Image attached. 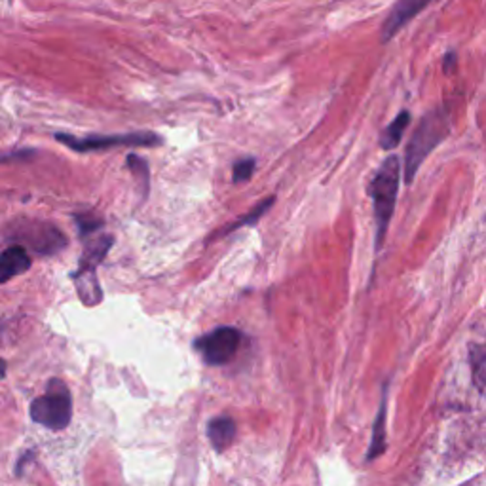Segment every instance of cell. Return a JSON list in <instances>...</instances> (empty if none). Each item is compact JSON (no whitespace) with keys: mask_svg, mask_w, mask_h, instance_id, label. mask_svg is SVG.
I'll return each instance as SVG.
<instances>
[{"mask_svg":"<svg viewBox=\"0 0 486 486\" xmlns=\"http://www.w3.org/2000/svg\"><path fill=\"white\" fill-rule=\"evenodd\" d=\"M8 238L15 241V246L38 255H56L67 246L65 234L46 220H14L8 228Z\"/></svg>","mask_w":486,"mask_h":486,"instance_id":"277c9868","label":"cell"},{"mask_svg":"<svg viewBox=\"0 0 486 486\" xmlns=\"http://www.w3.org/2000/svg\"><path fill=\"white\" fill-rule=\"evenodd\" d=\"M431 3L433 0H397L382 25V31H380L382 42L384 44L390 42L412 17H416L420 12H424Z\"/></svg>","mask_w":486,"mask_h":486,"instance_id":"52a82bcc","label":"cell"},{"mask_svg":"<svg viewBox=\"0 0 486 486\" xmlns=\"http://www.w3.org/2000/svg\"><path fill=\"white\" fill-rule=\"evenodd\" d=\"M241 344V333L234 327H218L211 333L196 340V349L208 365H227L234 359V356Z\"/></svg>","mask_w":486,"mask_h":486,"instance_id":"8992f818","label":"cell"},{"mask_svg":"<svg viewBox=\"0 0 486 486\" xmlns=\"http://www.w3.org/2000/svg\"><path fill=\"white\" fill-rule=\"evenodd\" d=\"M31 268V257L25 248L12 246L0 253V283H6L15 276L25 274Z\"/></svg>","mask_w":486,"mask_h":486,"instance_id":"ba28073f","label":"cell"},{"mask_svg":"<svg viewBox=\"0 0 486 486\" xmlns=\"http://www.w3.org/2000/svg\"><path fill=\"white\" fill-rule=\"evenodd\" d=\"M29 414L33 422L48 428V430H65L71 422L73 416V400L71 393L61 380L54 379L48 384V390L29 407Z\"/></svg>","mask_w":486,"mask_h":486,"instance_id":"3957f363","label":"cell"},{"mask_svg":"<svg viewBox=\"0 0 486 486\" xmlns=\"http://www.w3.org/2000/svg\"><path fill=\"white\" fill-rule=\"evenodd\" d=\"M75 285L80 300L86 306H97L103 300V289L99 285L96 270H76L75 272Z\"/></svg>","mask_w":486,"mask_h":486,"instance_id":"8fae6325","label":"cell"},{"mask_svg":"<svg viewBox=\"0 0 486 486\" xmlns=\"http://www.w3.org/2000/svg\"><path fill=\"white\" fill-rule=\"evenodd\" d=\"M451 134L449 129V115L445 108L430 110L428 115L422 116L418 122V127L412 134L407 150H405V181L410 185L418 169L422 167L426 158L437 148V145L443 143L447 136Z\"/></svg>","mask_w":486,"mask_h":486,"instance_id":"7a4b0ae2","label":"cell"},{"mask_svg":"<svg viewBox=\"0 0 486 486\" xmlns=\"http://www.w3.org/2000/svg\"><path fill=\"white\" fill-rule=\"evenodd\" d=\"M33 150H24V152H10V154H0V164L6 162H17V160H27L33 157Z\"/></svg>","mask_w":486,"mask_h":486,"instance_id":"d6986e66","label":"cell"},{"mask_svg":"<svg viewBox=\"0 0 486 486\" xmlns=\"http://www.w3.org/2000/svg\"><path fill=\"white\" fill-rule=\"evenodd\" d=\"M127 167L131 169V173L136 175V179L141 183V188L147 196L148 192V187H150V167H148V162L141 157H137V154H129L127 157Z\"/></svg>","mask_w":486,"mask_h":486,"instance_id":"9a60e30c","label":"cell"},{"mask_svg":"<svg viewBox=\"0 0 486 486\" xmlns=\"http://www.w3.org/2000/svg\"><path fill=\"white\" fill-rule=\"evenodd\" d=\"M479 369V374H475L477 384L486 382V349H479V361H475V370Z\"/></svg>","mask_w":486,"mask_h":486,"instance_id":"ac0fdd59","label":"cell"},{"mask_svg":"<svg viewBox=\"0 0 486 486\" xmlns=\"http://www.w3.org/2000/svg\"><path fill=\"white\" fill-rule=\"evenodd\" d=\"M208 437L217 452H225L236 439V422L230 416H217L208 424Z\"/></svg>","mask_w":486,"mask_h":486,"instance_id":"30bf717a","label":"cell"},{"mask_svg":"<svg viewBox=\"0 0 486 486\" xmlns=\"http://www.w3.org/2000/svg\"><path fill=\"white\" fill-rule=\"evenodd\" d=\"M386 401H388V397L384 393L377 420H374V426H372V439H370V447L367 451V461L377 460L386 451Z\"/></svg>","mask_w":486,"mask_h":486,"instance_id":"7c38bea8","label":"cell"},{"mask_svg":"<svg viewBox=\"0 0 486 486\" xmlns=\"http://www.w3.org/2000/svg\"><path fill=\"white\" fill-rule=\"evenodd\" d=\"M113 236H92L90 239L86 241L80 262H78V268L80 270H97L99 264L103 262V258L106 257V253L113 248Z\"/></svg>","mask_w":486,"mask_h":486,"instance_id":"9c48e42d","label":"cell"},{"mask_svg":"<svg viewBox=\"0 0 486 486\" xmlns=\"http://www.w3.org/2000/svg\"><path fill=\"white\" fill-rule=\"evenodd\" d=\"M409 126H410V113H409V110H401V113L395 116V120L384 127L382 136H380L382 148L391 150V148H395L397 145H400L401 139H403L405 129Z\"/></svg>","mask_w":486,"mask_h":486,"instance_id":"4fadbf2b","label":"cell"},{"mask_svg":"<svg viewBox=\"0 0 486 486\" xmlns=\"http://www.w3.org/2000/svg\"><path fill=\"white\" fill-rule=\"evenodd\" d=\"M6 377V361L0 358V380H3Z\"/></svg>","mask_w":486,"mask_h":486,"instance_id":"44dd1931","label":"cell"},{"mask_svg":"<svg viewBox=\"0 0 486 486\" xmlns=\"http://www.w3.org/2000/svg\"><path fill=\"white\" fill-rule=\"evenodd\" d=\"M253 173H255V160L253 158H243V160H239V162L234 164V167H232V179L238 185L239 183H246V181L251 179Z\"/></svg>","mask_w":486,"mask_h":486,"instance_id":"e0dca14e","label":"cell"},{"mask_svg":"<svg viewBox=\"0 0 486 486\" xmlns=\"http://www.w3.org/2000/svg\"><path fill=\"white\" fill-rule=\"evenodd\" d=\"M401 177V160L397 157H388L369 183V196L372 197L374 220H377V249L382 248L386 239L397 204V194H400Z\"/></svg>","mask_w":486,"mask_h":486,"instance_id":"6da1fadb","label":"cell"},{"mask_svg":"<svg viewBox=\"0 0 486 486\" xmlns=\"http://www.w3.org/2000/svg\"><path fill=\"white\" fill-rule=\"evenodd\" d=\"M272 204H274V196H270V197H267V200H262L258 206H255L249 213H246V215H243V217H239L238 220H236V223H232L227 230H225V236L227 234H230V232H234V230H239V228H243V227H251V225H257V220L264 215V213H267L270 208H272Z\"/></svg>","mask_w":486,"mask_h":486,"instance_id":"5bb4252c","label":"cell"},{"mask_svg":"<svg viewBox=\"0 0 486 486\" xmlns=\"http://www.w3.org/2000/svg\"><path fill=\"white\" fill-rule=\"evenodd\" d=\"M456 69V56H454V52H451V54H447V57H445V71L449 73H452Z\"/></svg>","mask_w":486,"mask_h":486,"instance_id":"ffe728a7","label":"cell"},{"mask_svg":"<svg viewBox=\"0 0 486 486\" xmlns=\"http://www.w3.org/2000/svg\"><path fill=\"white\" fill-rule=\"evenodd\" d=\"M75 218H76V227L82 238L94 236L103 227V218L94 213H78Z\"/></svg>","mask_w":486,"mask_h":486,"instance_id":"2e32d148","label":"cell"},{"mask_svg":"<svg viewBox=\"0 0 486 486\" xmlns=\"http://www.w3.org/2000/svg\"><path fill=\"white\" fill-rule=\"evenodd\" d=\"M59 143L69 147L76 152H94V150H108L118 147H158L162 139L152 134V131H137V134L124 136H92V137H75L69 134L56 136Z\"/></svg>","mask_w":486,"mask_h":486,"instance_id":"5b68a950","label":"cell"}]
</instances>
